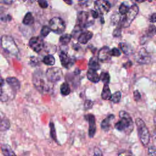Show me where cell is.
Returning <instances> with one entry per match:
<instances>
[{
    "label": "cell",
    "instance_id": "cell-1",
    "mask_svg": "<svg viewBox=\"0 0 156 156\" xmlns=\"http://www.w3.org/2000/svg\"><path fill=\"white\" fill-rule=\"evenodd\" d=\"M32 82L35 88L41 93H47L51 88V82L40 70H36L33 73Z\"/></svg>",
    "mask_w": 156,
    "mask_h": 156
},
{
    "label": "cell",
    "instance_id": "cell-2",
    "mask_svg": "<svg viewBox=\"0 0 156 156\" xmlns=\"http://www.w3.org/2000/svg\"><path fill=\"white\" fill-rule=\"evenodd\" d=\"M119 120L115 124V127L118 130L129 134L133 129V122L130 115L125 111H120Z\"/></svg>",
    "mask_w": 156,
    "mask_h": 156
},
{
    "label": "cell",
    "instance_id": "cell-3",
    "mask_svg": "<svg viewBox=\"0 0 156 156\" xmlns=\"http://www.w3.org/2000/svg\"><path fill=\"white\" fill-rule=\"evenodd\" d=\"M135 124L137 127L138 135L140 142L144 146L148 145L150 141V133L143 120L140 118L135 119Z\"/></svg>",
    "mask_w": 156,
    "mask_h": 156
},
{
    "label": "cell",
    "instance_id": "cell-4",
    "mask_svg": "<svg viewBox=\"0 0 156 156\" xmlns=\"http://www.w3.org/2000/svg\"><path fill=\"white\" fill-rule=\"evenodd\" d=\"M1 46L4 51L12 55H17L19 52L17 45L10 35H4L1 37Z\"/></svg>",
    "mask_w": 156,
    "mask_h": 156
},
{
    "label": "cell",
    "instance_id": "cell-5",
    "mask_svg": "<svg viewBox=\"0 0 156 156\" xmlns=\"http://www.w3.org/2000/svg\"><path fill=\"white\" fill-rule=\"evenodd\" d=\"M139 12V8L136 4H133L129 7L128 12L121 19L119 26L121 27H127L130 26L133 20L135 18Z\"/></svg>",
    "mask_w": 156,
    "mask_h": 156
},
{
    "label": "cell",
    "instance_id": "cell-6",
    "mask_svg": "<svg viewBox=\"0 0 156 156\" xmlns=\"http://www.w3.org/2000/svg\"><path fill=\"white\" fill-rule=\"evenodd\" d=\"M50 30L57 34H62L65 29V24L64 21L60 17H54L49 21Z\"/></svg>",
    "mask_w": 156,
    "mask_h": 156
},
{
    "label": "cell",
    "instance_id": "cell-7",
    "mask_svg": "<svg viewBox=\"0 0 156 156\" xmlns=\"http://www.w3.org/2000/svg\"><path fill=\"white\" fill-rule=\"evenodd\" d=\"M45 75L48 80L51 83L59 81L63 77L62 69L57 67H52L48 69Z\"/></svg>",
    "mask_w": 156,
    "mask_h": 156
},
{
    "label": "cell",
    "instance_id": "cell-8",
    "mask_svg": "<svg viewBox=\"0 0 156 156\" xmlns=\"http://www.w3.org/2000/svg\"><path fill=\"white\" fill-rule=\"evenodd\" d=\"M89 17L88 13L85 11H81L79 12L77 17V26L80 27L81 29L89 27L93 24V21L88 22V18Z\"/></svg>",
    "mask_w": 156,
    "mask_h": 156
},
{
    "label": "cell",
    "instance_id": "cell-9",
    "mask_svg": "<svg viewBox=\"0 0 156 156\" xmlns=\"http://www.w3.org/2000/svg\"><path fill=\"white\" fill-rule=\"evenodd\" d=\"M94 7L98 13L103 15L109 12L111 8V4L108 1L105 0L96 1H94Z\"/></svg>",
    "mask_w": 156,
    "mask_h": 156
},
{
    "label": "cell",
    "instance_id": "cell-10",
    "mask_svg": "<svg viewBox=\"0 0 156 156\" xmlns=\"http://www.w3.org/2000/svg\"><path fill=\"white\" fill-rule=\"evenodd\" d=\"M152 56L144 49H141L135 55V60L140 64H147L151 62Z\"/></svg>",
    "mask_w": 156,
    "mask_h": 156
},
{
    "label": "cell",
    "instance_id": "cell-11",
    "mask_svg": "<svg viewBox=\"0 0 156 156\" xmlns=\"http://www.w3.org/2000/svg\"><path fill=\"white\" fill-rule=\"evenodd\" d=\"M29 46L36 52H40L44 47L43 39L40 37H33L29 41Z\"/></svg>",
    "mask_w": 156,
    "mask_h": 156
},
{
    "label": "cell",
    "instance_id": "cell-12",
    "mask_svg": "<svg viewBox=\"0 0 156 156\" xmlns=\"http://www.w3.org/2000/svg\"><path fill=\"white\" fill-rule=\"evenodd\" d=\"M88 122V135L90 138H93L96 132V126L94 116L93 114H87L84 116Z\"/></svg>",
    "mask_w": 156,
    "mask_h": 156
},
{
    "label": "cell",
    "instance_id": "cell-13",
    "mask_svg": "<svg viewBox=\"0 0 156 156\" xmlns=\"http://www.w3.org/2000/svg\"><path fill=\"white\" fill-rule=\"evenodd\" d=\"M59 57L62 66L66 69L69 68L74 64V62L73 59L70 57L65 51H62L60 52V54H59Z\"/></svg>",
    "mask_w": 156,
    "mask_h": 156
},
{
    "label": "cell",
    "instance_id": "cell-14",
    "mask_svg": "<svg viewBox=\"0 0 156 156\" xmlns=\"http://www.w3.org/2000/svg\"><path fill=\"white\" fill-rule=\"evenodd\" d=\"M110 49L108 46L102 47L98 52V59L101 62H105L108 60L111 55L110 53Z\"/></svg>",
    "mask_w": 156,
    "mask_h": 156
},
{
    "label": "cell",
    "instance_id": "cell-15",
    "mask_svg": "<svg viewBox=\"0 0 156 156\" xmlns=\"http://www.w3.org/2000/svg\"><path fill=\"white\" fill-rule=\"evenodd\" d=\"M93 35V33L88 30H87V31L80 33L79 34V37H77L78 42L81 44H85L92 38Z\"/></svg>",
    "mask_w": 156,
    "mask_h": 156
},
{
    "label": "cell",
    "instance_id": "cell-16",
    "mask_svg": "<svg viewBox=\"0 0 156 156\" xmlns=\"http://www.w3.org/2000/svg\"><path fill=\"white\" fill-rule=\"evenodd\" d=\"M8 85L15 91H17L20 88V82L18 79L15 77H9L6 79Z\"/></svg>",
    "mask_w": 156,
    "mask_h": 156
},
{
    "label": "cell",
    "instance_id": "cell-17",
    "mask_svg": "<svg viewBox=\"0 0 156 156\" xmlns=\"http://www.w3.org/2000/svg\"><path fill=\"white\" fill-rule=\"evenodd\" d=\"M115 118V115L110 114L108 115L101 122V129L104 131H108L110 127L111 121Z\"/></svg>",
    "mask_w": 156,
    "mask_h": 156
},
{
    "label": "cell",
    "instance_id": "cell-18",
    "mask_svg": "<svg viewBox=\"0 0 156 156\" xmlns=\"http://www.w3.org/2000/svg\"><path fill=\"white\" fill-rule=\"evenodd\" d=\"M87 77L88 79L93 83H98L99 80V76L96 71L89 69L87 72Z\"/></svg>",
    "mask_w": 156,
    "mask_h": 156
},
{
    "label": "cell",
    "instance_id": "cell-19",
    "mask_svg": "<svg viewBox=\"0 0 156 156\" xmlns=\"http://www.w3.org/2000/svg\"><path fill=\"white\" fill-rule=\"evenodd\" d=\"M119 46L123 53L126 55H129L133 52V48L131 45L126 43H120Z\"/></svg>",
    "mask_w": 156,
    "mask_h": 156
},
{
    "label": "cell",
    "instance_id": "cell-20",
    "mask_svg": "<svg viewBox=\"0 0 156 156\" xmlns=\"http://www.w3.org/2000/svg\"><path fill=\"white\" fill-rule=\"evenodd\" d=\"M112 96V93L109 88L108 85H104L102 93L101 98L104 100H110Z\"/></svg>",
    "mask_w": 156,
    "mask_h": 156
},
{
    "label": "cell",
    "instance_id": "cell-21",
    "mask_svg": "<svg viewBox=\"0 0 156 156\" xmlns=\"http://www.w3.org/2000/svg\"><path fill=\"white\" fill-rule=\"evenodd\" d=\"M1 151L4 156H16L11 147L8 144H3L1 146Z\"/></svg>",
    "mask_w": 156,
    "mask_h": 156
},
{
    "label": "cell",
    "instance_id": "cell-22",
    "mask_svg": "<svg viewBox=\"0 0 156 156\" xmlns=\"http://www.w3.org/2000/svg\"><path fill=\"white\" fill-rule=\"evenodd\" d=\"M88 66L90 69L97 71L100 69V65L98 62V59L94 57H91L88 63Z\"/></svg>",
    "mask_w": 156,
    "mask_h": 156
},
{
    "label": "cell",
    "instance_id": "cell-23",
    "mask_svg": "<svg viewBox=\"0 0 156 156\" xmlns=\"http://www.w3.org/2000/svg\"><path fill=\"white\" fill-rule=\"evenodd\" d=\"M34 23V16L32 14V13L30 12H27L24 18H23V23L25 25H31L33 23Z\"/></svg>",
    "mask_w": 156,
    "mask_h": 156
},
{
    "label": "cell",
    "instance_id": "cell-24",
    "mask_svg": "<svg viewBox=\"0 0 156 156\" xmlns=\"http://www.w3.org/2000/svg\"><path fill=\"white\" fill-rule=\"evenodd\" d=\"M60 90L61 94L63 96H67L71 92V88L69 87V84L67 82L62 83L60 85Z\"/></svg>",
    "mask_w": 156,
    "mask_h": 156
},
{
    "label": "cell",
    "instance_id": "cell-25",
    "mask_svg": "<svg viewBox=\"0 0 156 156\" xmlns=\"http://www.w3.org/2000/svg\"><path fill=\"white\" fill-rule=\"evenodd\" d=\"M55 62L54 57L51 54H48L44 56L43 58V62L46 65H53Z\"/></svg>",
    "mask_w": 156,
    "mask_h": 156
},
{
    "label": "cell",
    "instance_id": "cell-26",
    "mask_svg": "<svg viewBox=\"0 0 156 156\" xmlns=\"http://www.w3.org/2000/svg\"><path fill=\"white\" fill-rule=\"evenodd\" d=\"M10 126V122L8 119L4 118L0 122V129L1 131H5L9 129Z\"/></svg>",
    "mask_w": 156,
    "mask_h": 156
},
{
    "label": "cell",
    "instance_id": "cell-27",
    "mask_svg": "<svg viewBox=\"0 0 156 156\" xmlns=\"http://www.w3.org/2000/svg\"><path fill=\"white\" fill-rule=\"evenodd\" d=\"M100 80L104 83V85H108L110 82V77L109 74L107 72H102L99 76Z\"/></svg>",
    "mask_w": 156,
    "mask_h": 156
},
{
    "label": "cell",
    "instance_id": "cell-28",
    "mask_svg": "<svg viewBox=\"0 0 156 156\" xmlns=\"http://www.w3.org/2000/svg\"><path fill=\"white\" fill-rule=\"evenodd\" d=\"M72 37L71 35L68 34H65L62 35L59 39V41L62 44H68L71 39Z\"/></svg>",
    "mask_w": 156,
    "mask_h": 156
},
{
    "label": "cell",
    "instance_id": "cell-29",
    "mask_svg": "<svg viewBox=\"0 0 156 156\" xmlns=\"http://www.w3.org/2000/svg\"><path fill=\"white\" fill-rule=\"evenodd\" d=\"M121 93L119 91H116L115 93H114L113 94H112L111 98H110V101L113 102V103H118L121 99Z\"/></svg>",
    "mask_w": 156,
    "mask_h": 156
},
{
    "label": "cell",
    "instance_id": "cell-30",
    "mask_svg": "<svg viewBox=\"0 0 156 156\" xmlns=\"http://www.w3.org/2000/svg\"><path fill=\"white\" fill-rule=\"evenodd\" d=\"M49 128H50V135L51 138L56 142H57V135H56V131L54 126V124L51 121L49 123Z\"/></svg>",
    "mask_w": 156,
    "mask_h": 156
},
{
    "label": "cell",
    "instance_id": "cell-31",
    "mask_svg": "<svg viewBox=\"0 0 156 156\" xmlns=\"http://www.w3.org/2000/svg\"><path fill=\"white\" fill-rule=\"evenodd\" d=\"M121 21V18H120V15L118 12L114 13L112 17H111V23L113 24V25H116L118 24Z\"/></svg>",
    "mask_w": 156,
    "mask_h": 156
},
{
    "label": "cell",
    "instance_id": "cell-32",
    "mask_svg": "<svg viewBox=\"0 0 156 156\" xmlns=\"http://www.w3.org/2000/svg\"><path fill=\"white\" fill-rule=\"evenodd\" d=\"M129 7L125 4V3L121 4L119 7V12L122 15H125L126 13L128 12Z\"/></svg>",
    "mask_w": 156,
    "mask_h": 156
},
{
    "label": "cell",
    "instance_id": "cell-33",
    "mask_svg": "<svg viewBox=\"0 0 156 156\" xmlns=\"http://www.w3.org/2000/svg\"><path fill=\"white\" fill-rule=\"evenodd\" d=\"M8 100V95L5 92V91L2 88H0V101L1 102H6Z\"/></svg>",
    "mask_w": 156,
    "mask_h": 156
},
{
    "label": "cell",
    "instance_id": "cell-34",
    "mask_svg": "<svg viewBox=\"0 0 156 156\" xmlns=\"http://www.w3.org/2000/svg\"><path fill=\"white\" fill-rule=\"evenodd\" d=\"M51 30L49 29V27L48 26H44L42 27L41 31H40V34L42 37H46L50 32Z\"/></svg>",
    "mask_w": 156,
    "mask_h": 156
},
{
    "label": "cell",
    "instance_id": "cell-35",
    "mask_svg": "<svg viewBox=\"0 0 156 156\" xmlns=\"http://www.w3.org/2000/svg\"><path fill=\"white\" fill-rule=\"evenodd\" d=\"M155 33V27L154 25H151L149 26L148 28V31H147V36L149 37H152Z\"/></svg>",
    "mask_w": 156,
    "mask_h": 156
},
{
    "label": "cell",
    "instance_id": "cell-36",
    "mask_svg": "<svg viewBox=\"0 0 156 156\" xmlns=\"http://www.w3.org/2000/svg\"><path fill=\"white\" fill-rule=\"evenodd\" d=\"M110 53L111 56H115V57L120 56L121 54V51L117 48H113V49H112L110 51Z\"/></svg>",
    "mask_w": 156,
    "mask_h": 156
},
{
    "label": "cell",
    "instance_id": "cell-37",
    "mask_svg": "<svg viewBox=\"0 0 156 156\" xmlns=\"http://www.w3.org/2000/svg\"><path fill=\"white\" fill-rule=\"evenodd\" d=\"M147 156H156L155 147L154 145L149 146V147L148 148Z\"/></svg>",
    "mask_w": 156,
    "mask_h": 156
},
{
    "label": "cell",
    "instance_id": "cell-38",
    "mask_svg": "<svg viewBox=\"0 0 156 156\" xmlns=\"http://www.w3.org/2000/svg\"><path fill=\"white\" fill-rule=\"evenodd\" d=\"M118 156H135V155L130 151L125 150V151H122V152H119L118 154Z\"/></svg>",
    "mask_w": 156,
    "mask_h": 156
},
{
    "label": "cell",
    "instance_id": "cell-39",
    "mask_svg": "<svg viewBox=\"0 0 156 156\" xmlns=\"http://www.w3.org/2000/svg\"><path fill=\"white\" fill-rule=\"evenodd\" d=\"M93 103L90 100H86L84 103V108L85 110H89L91 109L93 107Z\"/></svg>",
    "mask_w": 156,
    "mask_h": 156
},
{
    "label": "cell",
    "instance_id": "cell-40",
    "mask_svg": "<svg viewBox=\"0 0 156 156\" xmlns=\"http://www.w3.org/2000/svg\"><path fill=\"white\" fill-rule=\"evenodd\" d=\"M121 27L120 26H118L113 31V35L115 37H118L121 35Z\"/></svg>",
    "mask_w": 156,
    "mask_h": 156
},
{
    "label": "cell",
    "instance_id": "cell-41",
    "mask_svg": "<svg viewBox=\"0 0 156 156\" xmlns=\"http://www.w3.org/2000/svg\"><path fill=\"white\" fill-rule=\"evenodd\" d=\"M93 156H103L102 152L101 150L98 147H95L94 149Z\"/></svg>",
    "mask_w": 156,
    "mask_h": 156
},
{
    "label": "cell",
    "instance_id": "cell-42",
    "mask_svg": "<svg viewBox=\"0 0 156 156\" xmlns=\"http://www.w3.org/2000/svg\"><path fill=\"white\" fill-rule=\"evenodd\" d=\"M38 3L39 5L43 9H46L48 7V4L46 1H38Z\"/></svg>",
    "mask_w": 156,
    "mask_h": 156
},
{
    "label": "cell",
    "instance_id": "cell-43",
    "mask_svg": "<svg viewBox=\"0 0 156 156\" xmlns=\"http://www.w3.org/2000/svg\"><path fill=\"white\" fill-rule=\"evenodd\" d=\"M133 97L136 101H138L141 99V94L138 90H135L133 92Z\"/></svg>",
    "mask_w": 156,
    "mask_h": 156
},
{
    "label": "cell",
    "instance_id": "cell-44",
    "mask_svg": "<svg viewBox=\"0 0 156 156\" xmlns=\"http://www.w3.org/2000/svg\"><path fill=\"white\" fill-rule=\"evenodd\" d=\"M91 13L92 16L94 18H97L99 16V13L96 10H91Z\"/></svg>",
    "mask_w": 156,
    "mask_h": 156
},
{
    "label": "cell",
    "instance_id": "cell-45",
    "mask_svg": "<svg viewBox=\"0 0 156 156\" xmlns=\"http://www.w3.org/2000/svg\"><path fill=\"white\" fill-rule=\"evenodd\" d=\"M155 13H154L152 15H151V16H150V21L151 22V23H154L155 22V21H156V18H155Z\"/></svg>",
    "mask_w": 156,
    "mask_h": 156
},
{
    "label": "cell",
    "instance_id": "cell-46",
    "mask_svg": "<svg viewBox=\"0 0 156 156\" xmlns=\"http://www.w3.org/2000/svg\"><path fill=\"white\" fill-rule=\"evenodd\" d=\"M4 79L0 76V88L2 87V85H4Z\"/></svg>",
    "mask_w": 156,
    "mask_h": 156
},
{
    "label": "cell",
    "instance_id": "cell-47",
    "mask_svg": "<svg viewBox=\"0 0 156 156\" xmlns=\"http://www.w3.org/2000/svg\"><path fill=\"white\" fill-rule=\"evenodd\" d=\"M13 2V1H1V2H2V3L8 4H12Z\"/></svg>",
    "mask_w": 156,
    "mask_h": 156
},
{
    "label": "cell",
    "instance_id": "cell-48",
    "mask_svg": "<svg viewBox=\"0 0 156 156\" xmlns=\"http://www.w3.org/2000/svg\"><path fill=\"white\" fill-rule=\"evenodd\" d=\"M66 3H67V4H72V1H65Z\"/></svg>",
    "mask_w": 156,
    "mask_h": 156
}]
</instances>
